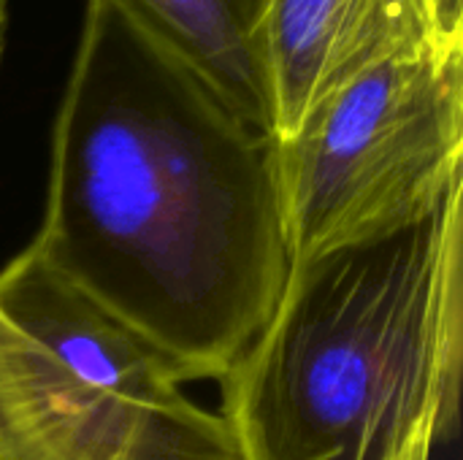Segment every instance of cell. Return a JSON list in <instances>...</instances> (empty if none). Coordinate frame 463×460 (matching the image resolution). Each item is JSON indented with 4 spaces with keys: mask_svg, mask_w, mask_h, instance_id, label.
<instances>
[{
    "mask_svg": "<svg viewBox=\"0 0 463 460\" xmlns=\"http://www.w3.org/2000/svg\"><path fill=\"white\" fill-rule=\"evenodd\" d=\"M27 247L184 385L220 382L290 274L271 136L119 0H84Z\"/></svg>",
    "mask_w": 463,
    "mask_h": 460,
    "instance_id": "cell-1",
    "label": "cell"
},
{
    "mask_svg": "<svg viewBox=\"0 0 463 460\" xmlns=\"http://www.w3.org/2000/svg\"><path fill=\"white\" fill-rule=\"evenodd\" d=\"M461 371L463 190L415 228L290 266L220 415L241 460H434Z\"/></svg>",
    "mask_w": 463,
    "mask_h": 460,
    "instance_id": "cell-2",
    "label": "cell"
},
{
    "mask_svg": "<svg viewBox=\"0 0 463 460\" xmlns=\"http://www.w3.org/2000/svg\"><path fill=\"white\" fill-rule=\"evenodd\" d=\"M0 418L49 460H241L174 363L30 247L0 268Z\"/></svg>",
    "mask_w": 463,
    "mask_h": 460,
    "instance_id": "cell-3",
    "label": "cell"
},
{
    "mask_svg": "<svg viewBox=\"0 0 463 460\" xmlns=\"http://www.w3.org/2000/svg\"><path fill=\"white\" fill-rule=\"evenodd\" d=\"M290 266L434 217L463 190V43L407 46L271 138Z\"/></svg>",
    "mask_w": 463,
    "mask_h": 460,
    "instance_id": "cell-4",
    "label": "cell"
},
{
    "mask_svg": "<svg viewBox=\"0 0 463 460\" xmlns=\"http://www.w3.org/2000/svg\"><path fill=\"white\" fill-rule=\"evenodd\" d=\"M423 41L439 38L415 0H263L271 138L290 136L326 95L369 65Z\"/></svg>",
    "mask_w": 463,
    "mask_h": 460,
    "instance_id": "cell-5",
    "label": "cell"
},
{
    "mask_svg": "<svg viewBox=\"0 0 463 460\" xmlns=\"http://www.w3.org/2000/svg\"><path fill=\"white\" fill-rule=\"evenodd\" d=\"M241 117L271 136L260 57L263 0H119Z\"/></svg>",
    "mask_w": 463,
    "mask_h": 460,
    "instance_id": "cell-6",
    "label": "cell"
},
{
    "mask_svg": "<svg viewBox=\"0 0 463 460\" xmlns=\"http://www.w3.org/2000/svg\"><path fill=\"white\" fill-rule=\"evenodd\" d=\"M434 38L445 43L463 41V0H415Z\"/></svg>",
    "mask_w": 463,
    "mask_h": 460,
    "instance_id": "cell-7",
    "label": "cell"
},
{
    "mask_svg": "<svg viewBox=\"0 0 463 460\" xmlns=\"http://www.w3.org/2000/svg\"><path fill=\"white\" fill-rule=\"evenodd\" d=\"M0 460H49L0 418Z\"/></svg>",
    "mask_w": 463,
    "mask_h": 460,
    "instance_id": "cell-8",
    "label": "cell"
},
{
    "mask_svg": "<svg viewBox=\"0 0 463 460\" xmlns=\"http://www.w3.org/2000/svg\"><path fill=\"white\" fill-rule=\"evenodd\" d=\"M11 0H0V62L5 54V43H8V22H11Z\"/></svg>",
    "mask_w": 463,
    "mask_h": 460,
    "instance_id": "cell-9",
    "label": "cell"
}]
</instances>
